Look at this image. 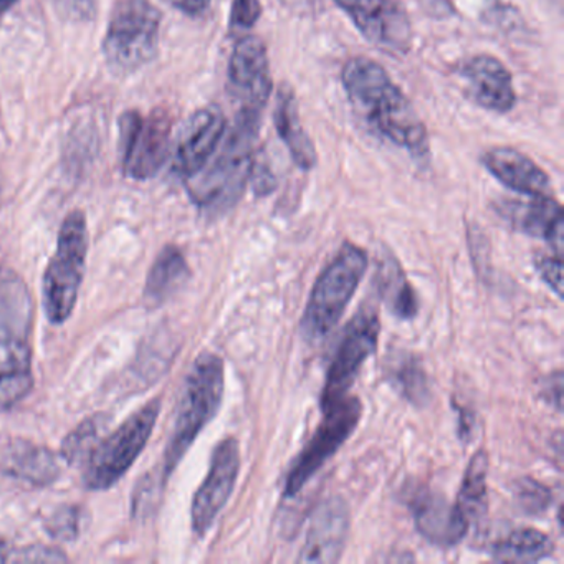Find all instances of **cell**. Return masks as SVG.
Returning <instances> with one entry per match:
<instances>
[{
  "label": "cell",
  "mask_w": 564,
  "mask_h": 564,
  "mask_svg": "<svg viewBox=\"0 0 564 564\" xmlns=\"http://www.w3.org/2000/svg\"><path fill=\"white\" fill-rule=\"evenodd\" d=\"M262 14L260 0H234L230 22L237 29H250L257 24Z\"/></svg>",
  "instance_id": "cell-32"
},
{
  "label": "cell",
  "mask_w": 564,
  "mask_h": 564,
  "mask_svg": "<svg viewBox=\"0 0 564 564\" xmlns=\"http://www.w3.org/2000/svg\"><path fill=\"white\" fill-rule=\"evenodd\" d=\"M18 0H0V14H4L6 11L12 8Z\"/></svg>",
  "instance_id": "cell-37"
},
{
  "label": "cell",
  "mask_w": 564,
  "mask_h": 564,
  "mask_svg": "<svg viewBox=\"0 0 564 564\" xmlns=\"http://www.w3.org/2000/svg\"><path fill=\"white\" fill-rule=\"evenodd\" d=\"M368 267V256L355 243H345L333 262L316 280L300 323V332L308 343H319L338 325L358 290Z\"/></svg>",
  "instance_id": "cell-5"
},
{
  "label": "cell",
  "mask_w": 564,
  "mask_h": 564,
  "mask_svg": "<svg viewBox=\"0 0 564 564\" xmlns=\"http://www.w3.org/2000/svg\"><path fill=\"white\" fill-rule=\"evenodd\" d=\"M362 37L389 55L411 51L412 25L401 0H335Z\"/></svg>",
  "instance_id": "cell-12"
},
{
  "label": "cell",
  "mask_w": 564,
  "mask_h": 564,
  "mask_svg": "<svg viewBox=\"0 0 564 564\" xmlns=\"http://www.w3.org/2000/svg\"><path fill=\"white\" fill-rule=\"evenodd\" d=\"M323 419L302 454L296 458L285 481V497L292 498L318 474L319 468L343 447L358 427L362 404L358 398L345 395L332 404L322 405Z\"/></svg>",
  "instance_id": "cell-9"
},
{
  "label": "cell",
  "mask_w": 564,
  "mask_h": 564,
  "mask_svg": "<svg viewBox=\"0 0 564 564\" xmlns=\"http://www.w3.org/2000/svg\"><path fill=\"white\" fill-rule=\"evenodd\" d=\"M58 14L70 21H87L94 15L95 0H51Z\"/></svg>",
  "instance_id": "cell-33"
},
{
  "label": "cell",
  "mask_w": 564,
  "mask_h": 564,
  "mask_svg": "<svg viewBox=\"0 0 564 564\" xmlns=\"http://www.w3.org/2000/svg\"><path fill=\"white\" fill-rule=\"evenodd\" d=\"M170 2L187 15H200L210 4V0H170Z\"/></svg>",
  "instance_id": "cell-35"
},
{
  "label": "cell",
  "mask_w": 564,
  "mask_h": 564,
  "mask_svg": "<svg viewBox=\"0 0 564 564\" xmlns=\"http://www.w3.org/2000/svg\"><path fill=\"white\" fill-rule=\"evenodd\" d=\"M160 412L161 401L153 399L98 442L84 464V484L88 490H107L124 477L147 447Z\"/></svg>",
  "instance_id": "cell-8"
},
{
  "label": "cell",
  "mask_w": 564,
  "mask_h": 564,
  "mask_svg": "<svg viewBox=\"0 0 564 564\" xmlns=\"http://www.w3.org/2000/svg\"><path fill=\"white\" fill-rule=\"evenodd\" d=\"M551 538L536 528H518L491 546L495 560L507 563H536L553 554Z\"/></svg>",
  "instance_id": "cell-25"
},
{
  "label": "cell",
  "mask_w": 564,
  "mask_h": 564,
  "mask_svg": "<svg viewBox=\"0 0 564 564\" xmlns=\"http://www.w3.org/2000/svg\"><path fill=\"white\" fill-rule=\"evenodd\" d=\"M343 85L349 100L379 134L417 156L427 153L424 123L381 65L371 58H351L343 68Z\"/></svg>",
  "instance_id": "cell-1"
},
{
  "label": "cell",
  "mask_w": 564,
  "mask_h": 564,
  "mask_svg": "<svg viewBox=\"0 0 564 564\" xmlns=\"http://www.w3.org/2000/svg\"><path fill=\"white\" fill-rule=\"evenodd\" d=\"M536 270L543 282L556 293L557 296L563 295V260L560 253L556 256H541L536 260Z\"/></svg>",
  "instance_id": "cell-31"
},
{
  "label": "cell",
  "mask_w": 564,
  "mask_h": 564,
  "mask_svg": "<svg viewBox=\"0 0 564 564\" xmlns=\"http://www.w3.org/2000/svg\"><path fill=\"white\" fill-rule=\"evenodd\" d=\"M34 300L24 280L0 270V411L14 408L34 388Z\"/></svg>",
  "instance_id": "cell-2"
},
{
  "label": "cell",
  "mask_w": 564,
  "mask_h": 564,
  "mask_svg": "<svg viewBox=\"0 0 564 564\" xmlns=\"http://www.w3.org/2000/svg\"><path fill=\"white\" fill-rule=\"evenodd\" d=\"M392 386L415 405L427 404L431 399L427 375L414 356H401L389 365Z\"/></svg>",
  "instance_id": "cell-27"
},
{
  "label": "cell",
  "mask_w": 564,
  "mask_h": 564,
  "mask_svg": "<svg viewBox=\"0 0 564 564\" xmlns=\"http://www.w3.org/2000/svg\"><path fill=\"white\" fill-rule=\"evenodd\" d=\"M173 118L164 110L143 117L127 111L120 118L121 164L124 174L134 181L150 180L166 163L170 154Z\"/></svg>",
  "instance_id": "cell-10"
},
{
  "label": "cell",
  "mask_w": 564,
  "mask_h": 564,
  "mask_svg": "<svg viewBox=\"0 0 564 564\" xmlns=\"http://www.w3.org/2000/svg\"><path fill=\"white\" fill-rule=\"evenodd\" d=\"M12 551L11 546H9L8 540H6L2 534H0V563H8L9 557H11Z\"/></svg>",
  "instance_id": "cell-36"
},
{
  "label": "cell",
  "mask_w": 564,
  "mask_h": 564,
  "mask_svg": "<svg viewBox=\"0 0 564 564\" xmlns=\"http://www.w3.org/2000/svg\"><path fill=\"white\" fill-rule=\"evenodd\" d=\"M379 332L381 325L378 313L372 308L359 310L358 315L346 326L341 343L329 365L322 405L332 404L348 395L349 388L355 384L362 365L378 349Z\"/></svg>",
  "instance_id": "cell-11"
},
{
  "label": "cell",
  "mask_w": 564,
  "mask_h": 564,
  "mask_svg": "<svg viewBox=\"0 0 564 564\" xmlns=\"http://www.w3.org/2000/svg\"><path fill=\"white\" fill-rule=\"evenodd\" d=\"M229 85L240 111L262 115L272 95L269 55L259 37L237 42L229 62Z\"/></svg>",
  "instance_id": "cell-14"
},
{
  "label": "cell",
  "mask_w": 564,
  "mask_h": 564,
  "mask_svg": "<svg viewBox=\"0 0 564 564\" xmlns=\"http://www.w3.org/2000/svg\"><path fill=\"white\" fill-rule=\"evenodd\" d=\"M349 507L343 498L323 501L312 514L300 563H336L345 551L349 534Z\"/></svg>",
  "instance_id": "cell-16"
},
{
  "label": "cell",
  "mask_w": 564,
  "mask_h": 564,
  "mask_svg": "<svg viewBox=\"0 0 564 564\" xmlns=\"http://www.w3.org/2000/svg\"><path fill=\"white\" fill-rule=\"evenodd\" d=\"M458 74L464 78L468 95L478 107L497 113L513 110L517 104L513 78L498 58L490 55L468 58L458 68Z\"/></svg>",
  "instance_id": "cell-17"
},
{
  "label": "cell",
  "mask_w": 564,
  "mask_h": 564,
  "mask_svg": "<svg viewBox=\"0 0 564 564\" xmlns=\"http://www.w3.org/2000/svg\"><path fill=\"white\" fill-rule=\"evenodd\" d=\"M67 556L61 551L48 546H31L19 553L11 554L9 561H65Z\"/></svg>",
  "instance_id": "cell-34"
},
{
  "label": "cell",
  "mask_w": 564,
  "mask_h": 564,
  "mask_svg": "<svg viewBox=\"0 0 564 564\" xmlns=\"http://www.w3.org/2000/svg\"><path fill=\"white\" fill-rule=\"evenodd\" d=\"M191 270L184 253L177 247H164L148 273L144 302L151 308L163 305L186 285Z\"/></svg>",
  "instance_id": "cell-23"
},
{
  "label": "cell",
  "mask_w": 564,
  "mask_h": 564,
  "mask_svg": "<svg viewBox=\"0 0 564 564\" xmlns=\"http://www.w3.org/2000/svg\"><path fill=\"white\" fill-rule=\"evenodd\" d=\"M262 115L239 111L223 147L217 148L206 166L186 181L191 199L200 209L220 213L242 196L252 176L253 147Z\"/></svg>",
  "instance_id": "cell-3"
},
{
  "label": "cell",
  "mask_w": 564,
  "mask_h": 564,
  "mask_svg": "<svg viewBox=\"0 0 564 564\" xmlns=\"http://www.w3.org/2000/svg\"><path fill=\"white\" fill-rule=\"evenodd\" d=\"M484 166L503 186L524 196H546L550 177L530 158L513 148H495L484 156Z\"/></svg>",
  "instance_id": "cell-20"
},
{
  "label": "cell",
  "mask_w": 564,
  "mask_h": 564,
  "mask_svg": "<svg viewBox=\"0 0 564 564\" xmlns=\"http://www.w3.org/2000/svg\"><path fill=\"white\" fill-rule=\"evenodd\" d=\"M226 128V117L219 108L209 107L196 111L177 141L173 161L176 176L187 181L199 173L223 143Z\"/></svg>",
  "instance_id": "cell-15"
},
{
  "label": "cell",
  "mask_w": 564,
  "mask_h": 564,
  "mask_svg": "<svg viewBox=\"0 0 564 564\" xmlns=\"http://www.w3.org/2000/svg\"><path fill=\"white\" fill-rule=\"evenodd\" d=\"M105 425H107L105 419L91 417L70 432L62 444V455L65 460L72 465L85 464L101 441V431Z\"/></svg>",
  "instance_id": "cell-28"
},
{
  "label": "cell",
  "mask_w": 564,
  "mask_h": 564,
  "mask_svg": "<svg viewBox=\"0 0 564 564\" xmlns=\"http://www.w3.org/2000/svg\"><path fill=\"white\" fill-rule=\"evenodd\" d=\"M514 497H517V503L520 505L521 510L528 514L543 513L553 501L550 488L530 477L521 478L518 481Z\"/></svg>",
  "instance_id": "cell-29"
},
{
  "label": "cell",
  "mask_w": 564,
  "mask_h": 564,
  "mask_svg": "<svg viewBox=\"0 0 564 564\" xmlns=\"http://www.w3.org/2000/svg\"><path fill=\"white\" fill-rule=\"evenodd\" d=\"M87 253V217L80 210H74L62 224L57 250L44 275V310L54 325L67 322L74 313L84 282Z\"/></svg>",
  "instance_id": "cell-6"
},
{
  "label": "cell",
  "mask_w": 564,
  "mask_h": 564,
  "mask_svg": "<svg viewBox=\"0 0 564 564\" xmlns=\"http://www.w3.org/2000/svg\"><path fill=\"white\" fill-rule=\"evenodd\" d=\"M411 510L419 533L437 546H455L464 540L470 528L457 505L435 491L422 490L415 494Z\"/></svg>",
  "instance_id": "cell-18"
},
{
  "label": "cell",
  "mask_w": 564,
  "mask_h": 564,
  "mask_svg": "<svg viewBox=\"0 0 564 564\" xmlns=\"http://www.w3.org/2000/svg\"><path fill=\"white\" fill-rule=\"evenodd\" d=\"M488 455L485 451H478L471 457L460 491H458L457 508L462 511L468 523H474L478 518L487 513L488 507Z\"/></svg>",
  "instance_id": "cell-26"
},
{
  "label": "cell",
  "mask_w": 564,
  "mask_h": 564,
  "mask_svg": "<svg viewBox=\"0 0 564 564\" xmlns=\"http://www.w3.org/2000/svg\"><path fill=\"white\" fill-rule=\"evenodd\" d=\"M240 471L239 442L234 437L217 444L209 471L199 490L194 495L191 521L197 536H204L213 528L223 508L229 501Z\"/></svg>",
  "instance_id": "cell-13"
},
{
  "label": "cell",
  "mask_w": 564,
  "mask_h": 564,
  "mask_svg": "<svg viewBox=\"0 0 564 564\" xmlns=\"http://www.w3.org/2000/svg\"><path fill=\"white\" fill-rule=\"evenodd\" d=\"M226 371L219 356L204 352L191 366L181 392L173 435L164 452L163 478L166 480L183 460L203 429L216 417L224 399Z\"/></svg>",
  "instance_id": "cell-4"
},
{
  "label": "cell",
  "mask_w": 564,
  "mask_h": 564,
  "mask_svg": "<svg viewBox=\"0 0 564 564\" xmlns=\"http://www.w3.org/2000/svg\"><path fill=\"white\" fill-rule=\"evenodd\" d=\"M161 14L150 0H118L105 35L108 67L133 74L153 61L160 44Z\"/></svg>",
  "instance_id": "cell-7"
},
{
  "label": "cell",
  "mask_w": 564,
  "mask_h": 564,
  "mask_svg": "<svg viewBox=\"0 0 564 564\" xmlns=\"http://www.w3.org/2000/svg\"><path fill=\"white\" fill-rule=\"evenodd\" d=\"M275 127L279 137L289 148L293 161L302 170H313L318 161L315 144L310 140L308 133L300 121L295 91L289 84L280 85L279 91H276Z\"/></svg>",
  "instance_id": "cell-22"
},
{
  "label": "cell",
  "mask_w": 564,
  "mask_h": 564,
  "mask_svg": "<svg viewBox=\"0 0 564 564\" xmlns=\"http://www.w3.org/2000/svg\"><path fill=\"white\" fill-rule=\"evenodd\" d=\"M0 471L35 487H47L57 480L61 467L47 447L15 438L0 451Z\"/></svg>",
  "instance_id": "cell-21"
},
{
  "label": "cell",
  "mask_w": 564,
  "mask_h": 564,
  "mask_svg": "<svg viewBox=\"0 0 564 564\" xmlns=\"http://www.w3.org/2000/svg\"><path fill=\"white\" fill-rule=\"evenodd\" d=\"M378 289L389 312L399 319H412L417 315L419 303L404 270L394 257H382L378 263Z\"/></svg>",
  "instance_id": "cell-24"
},
{
  "label": "cell",
  "mask_w": 564,
  "mask_h": 564,
  "mask_svg": "<svg viewBox=\"0 0 564 564\" xmlns=\"http://www.w3.org/2000/svg\"><path fill=\"white\" fill-rule=\"evenodd\" d=\"M47 530L58 540H75L80 533V511L74 507L61 508L48 518Z\"/></svg>",
  "instance_id": "cell-30"
},
{
  "label": "cell",
  "mask_w": 564,
  "mask_h": 564,
  "mask_svg": "<svg viewBox=\"0 0 564 564\" xmlns=\"http://www.w3.org/2000/svg\"><path fill=\"white\" fill-rule=\"evenodd\" d=\"M500 213L520 232L540 237L556 253L563 250V209L547 194L531 197L528 203L511 200L500 207Z\"/></svg>",
  "instance_id": "cell-19"
}]
</instances>
